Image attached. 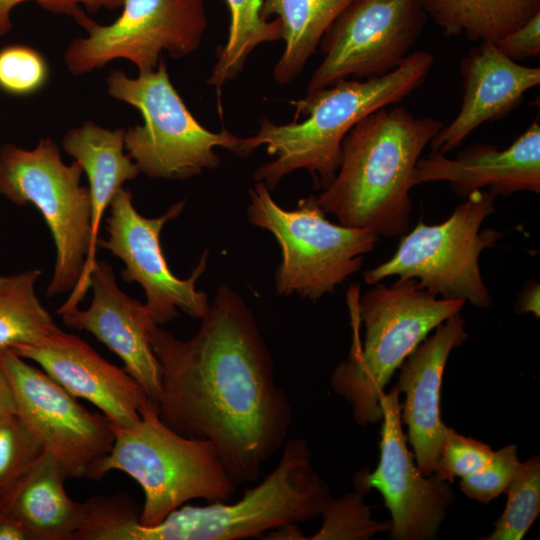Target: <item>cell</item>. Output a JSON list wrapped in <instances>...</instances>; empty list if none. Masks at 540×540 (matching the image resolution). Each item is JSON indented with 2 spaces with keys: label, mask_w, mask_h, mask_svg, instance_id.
I'll list each match as a JSON object with an SVG mask.
<instances>
[{
  "label": "cell",
  "mask_w": 540,
  "mask_h": 540,
  "mask_svg": "<svg viewBox=\"0 0 540 540\" xmlns=\"http://www.w3.org/2000/svg\"><path fill=\"white\" fill-rule=\"evenodd\" d=\"M188 340L153 325L161 420L182 436L211 442L232 481L256 482L264 463L287 440L289 399L255 316L242 296L220 285Z\"/></svg>",
  "instance_id": "6da1fadb"
},
{
  "label": "cell",
  "mask_w": 540,
  "mask_h": 540,
  "mask_svg": "<svg viewBox=\"0 0 540 540\" xmlns=\"http://www.w3.org/2000/svg\"><path fill=\"white\" fill-rule=\"evenodd\" d=\"M443 126L397 104L368 114L344 137L340 167L316 196L318 205L343 226L368 229L379 237L404 235L417 162Z\"/></svg>",
  "instance_id": "7a4b0ae2"
},
{
  "label": "cell",
  "mask_w": 540,
  "mask_h": 540,
  "mask_svg": "<svg viewBox=\"0 0 540 540\" xmlns=\"http://www.w3.org/2000/svg\"><path fill=\"white\" fill-rule=\"evenodd\" d=\"M434 56L425 50L410 53L394 70L364 80L344 79L291 101L295 121L276 124L263 118L253 136L241 138L240 155L248 156L261 145L271 156L254 173V180L273 190L290 173L307 170L324 189L341 163V144L350 129L368 114L399 103L427 78Z\"/></svg>",
  "instance_id": "3957f363"
},
{
  "label": "cell",
  "mask_w": 540,
  "mask_h": 540,
  "mask_svg": "<svg viewBox=\"0 0 540 540\" xmlns=\"http://www.w3.org/2000/svg\"><path fill=\"white\" fill-rule=\"evenodd\" d=\"M327 482L312 466L305 440H286L277 465L235 503L183 505L160 523L144 526L139 514L125 512L108 532L109 540H240L262 536L288 524L321 515L330 500Z\"/></svg>",
  "instance_id": "277c9868"
},
{
  "label": "cell",
  "mask_w": 540,
  "mask_h": 540,
  "mask_svg": "<svg viewBox=\"0 0 540 540\" xmlns=\"http://www.w3.org/2000/svg\"><path fill=\"white\" fill-rule=\"evenodd\" d=\"M464 304L438 298L410 278H398L390 286L375 283L358 298L364 342L353 334L347 358L330 377L332 390L350 404L357 425L382 419L379 396L391 376L431 331Z\"/></svg>",
  "instance_id": "5b68a950"
},
{
  "label": "cell",
  "mask_w": 540,
  "mask_h": 540,
  "mask_svg": "<svg viewBox=\"0 0 540 540\" xmlns=\"http://www.w3.org/2000/svg\"><path fill=\"white\" fill-rule=\"evenodd\" d=\"M110 426L112 447L89 469L87 477L98 480L116 470L133 478L145 497L141 525L158 524L191 500L227 501L234 494L237 485L214 445L172 430L150 399L142 406L137 422Z\"/></svg>",
  "instance_id": "8992f818"
},
{
  "label": "cell",
  "mask_w": 540,
  "mask_h": 540,
  "mask_svg": "<svg viewBox=\"0 0 540 540\" xmlns=\"http://www.w3.org/2000/svg\"><path fill=\"white\" fill-rule=\"evenodd\" d=\"M248 221L269 231L281 248V262L274 287L282 296L298 295L313 302L345 282L362 266L379 236L363 228L329 221L316 196L299 199L285 210L271 196L264 182L249 189Z\"/></svg>",
  "instance_id": "52a82bcc"
},
{
  "label": "cell",
  "mask_w": 540,
  "mask_h": 540,
  "mask_svg": "<svg viewBox=\"0 0 540 540\" xmlns=\"http://www.w3.org/2000/svg\"><path fill=\"white\" fill-rule=\"evenodd\" d=\"M108 94L135 107L143 123L125 130L124 147L151 179L187 180L218 167L216 147L240 155L241 138L226 129L218 133L204 128L191 114L170 81L166 63L129 77L113 70L106 79Z\"/></svg>",
  "instance_id": "ba28073f"
},
{
  "label": "cell",
  "mask_w": 540,
  "mask_h": 540,
  "mask_svg": "<svg viewBox=\"0 0 540 540\" xmlns=\"http://www.w3.org/2000/svg\"><path fill=\"white\" fill-rule=\"evenodd\" d=\"M83 169L67 165L59 147L41 138L32 149L0 148V194L18 206L33 205L51 233L56 259L46 297L71 292L79 282L91 243V199Z\"/></svg>",
  "instance_id": "9c48e42d"
},
{
  "label": "cell",
  "mask_w": 540,
  "mask_h": 540,
  "mask_svg": "<svg viewBox=\"0 0 540 540\" xmlns=\"http://www.w3.org/2000/svg\"><path fill=\"white\" fill-rule=\"evenodd\" d=\"M496 196L488 190L474 191L445 221L428 225L420 220L402 237L390 259L363 273L365 283L373 285L390 276L410 278L437 297L489 307L492 295L483 281L479 258L503 234L492 228L481 230V225L495 212Z\"/></svg>",
  "instance_id": "30bf717a"
},
{
  "label": "cell",
  "mask_w": 540,
  "mask_h": 540,
  "mask_svg": "<svg viewBox=\"0 0 540 540\" xmlns=\"http://www.w3.org/2000/svg\"><path fill=\"white\" fill-rule=\"evenodd\" d=\"M121 7L108 25L84 11L74 18L86 36L73 39L64 52L70 73L87 74L117 59L132 62L139 74L152 72L163 52L180 59L196 51L207 28L203 0H122Z\"/></svg>",
  "instance_id": "8fae6325"
},
{
  "label": "cell",
  "mask_w": 540,
  "mask_h": 540,
  "mask_svg": "<svg viewBox=\"0 0 540 540\" xmlns=\"http://www.w3.org/2000/svg\"><path fill=\"white\" fill-rule=\"evenodd\" d=\"M186 199L172 204L159 217L142 216L133 204V194L121 187L110 203L106 219L107 237L99 238L97 246L109 251L124 264L121 277L125 282L138 283L144 290V307L157 325L179 316L201 319L210 302L206 292L196 288V282L208 263L206 249L191 275L176 277L165 259L160 234L163 227L184 210Z\"/></svg>",
  "instance_id": "7c38bea8"
},
{
  "label": "cell",
  "mask_w": 540,
  "mask_h": 540,
  "mask_svg": "<svg viewBox=\"0 0 540 540\" xmlns=\"http://www.w3.org/2000/svg\"><path fill=\"white\" fill-rule=\"evenodd\" d=\"M427 14L421 0H354L323 35L324 58L309 80L307 93L355 77H380L410 54Z\"/></svg>",
  "instance_id": "4fadbf2b"
},
{
  "label": "cell",
  "mask_w": 540,
  "mask_h": 540,
  "mask_svg": "<svg viewBox=\"0 0 540 540\" xmlns=\"http://www.w3.org/2000/svg\"><path fill=\"white\" fill-rule=\"evenodd\" d=\"M0 363L13 390L16 415L69 478L87 477L112 447L110 421L85 409L42 369L12 350L0 351Z\"/></svg>",
  "instance_id": "5bb4252c"
},
{
  "label": "cell",
  "mask_w": 540,
  "mask_h": 540,
  "mask_svg": "<svg viewBox=\"0 0 540 540\" xmlns=\"http://www.w3.org/2000/svg\"><path fill=\"white\" fill-rule=\"evenodd\" d=\"M399 393L395 385L379 396V463L372 473L356 474L355 488L364 493L375 488L382 494L392 517L391 539L430 540L436 538L454 494L448 481L424 476L414 465L402 429Z\"/></svg>",
  "instance_id": "9a60e30c"
},
{
  "label": "cell",
  "mask_w": 540,
  "mask_h": 540,
  "mask_svg": "<svg viewBox=\"0 0 540 540\" xmlns=\"http://www.w3.org/2000/svg\"><path fill=\"white\" fill-rule=\"evenodd\" d=\"M11 350L38 364L75 398L94 404L113 425L137 422L149 399L124 368L111 364L84 340L61 328L38 344Z\"/></svg>",
  "instance_id": "2e32d148"
},
{
  "label": "cell",
  "mask_w": 540,
  "mask_h": 540,
  "mask_svg": "<svg viewBox=\"0 0 540 540\" xmlns=\"http://www.w3.org/2000/svg\"><path fill=\"white\" fill-rule=\"evenodd\" d=\"M92 299L88 308H76L62 315L63 323L91 333L116 354L124 369L156 404L161 390L158 360L152 349L149 332L156 323L144 303L123 292L114 271L106 261H96L90 275Z\"/></svg>",
  "instance_id": "e0dca14e"
},
{
  "label": "cell",
  "mask_w": 540,
  "mask_h": 540,
  "mask_svg": "<svg viewBox=\"0 0 540 540\" xmlns=\"http://www.w3.org/2000/svg\"><path fill=\"white\" fill-rule=\"evenodd\" d=\"M467 337L465 319L458 312L438 325L400 366L396 386L405 394L401 419L424 476L436 472L447 427L440 409L444 369L452 350Z\"/></svg>",
  "instance_id": "ac0fdd59"
},
{
  "label": "cell",
  "mask_w": 540,
  "mask_h": 540,
  "mask_svg": "<svg viewBox=\"0 0 540 540\" xmlns=\"http://www.w3.org/2000/svg\"><path fill=\"white\" fill-rule=\"evenodd\" d=\"M463 98L457 116L430 141L432 152L448 154L479 126L510 113L540 84V69L520 65L493 42H482L460 61Z\"/></svg>",
  "instance_id": "d6986e66"
},
{
  "label": "cell",
  "mask_w": 540,
  "mask_h": 540,
  "mask_svg": "<svg viewBox=\"0 0 540 540\" xmlns=\"http://www.w3.org/2000/svg\"><path fill=\"white\" fill-rule=\"evenodd\" d=\"M448 182L466 197L478 190L498 194L540 192V125L537 119L509 147L477 143L456 158L432 152L420 157L413 183Z\"/></svg>",
  "instance_id": "ffe728a7"
},
{
  "label": "cell",
  "mask_w": 540,
  "mask_h": 540,
  "mask_svg": "<svg viewBox=\"0 0 540 540\" xmlns=\"http://www.w3.org/2000/svg\"><path fill=\"white\" fill-rule=\"evenodd\" d=\"M125 129H108L86 121L69 129L62 140L63 150L77 161L86 174L91 199V243L82 276L70 296L57 310L59 316L76 308L88 290L90 275L97 261L99 230L106 209L124 183L135 179L139 168L124 153Z\"/></svg>",
  "instance_id": "44dd1931"
},
{
  "label": "cell",
  "mask_w": 540,
  "mask_h": 540,
  "mask_svg": "<svg viewBox=\"0 0 540 540\" xmlns=\"http://www.w3.org/2000/svg\"><path fill=\"white\" fill-rule=\"evenodd\" d=\"M67 478L61 463L44 451L0 508L24 526L31 540H74L86 505L69 497L64 486Z\"/></svg>",
  "instance_id": "7402d4cb"
},
{
  "label": "cell",
  "mask_w": 540,
  "mask_h": 540,
  "mask_svg": "<svg viewBox=\"0 0 540 540\" xmlns=\"http://www.w3.org/2000/svg\"><path fill=\"white\" fill-rule=\"evenodd\" d=\"M352 1L263 0L262 17L277 16L281 22L284 50L273 71L278 84L287 85L301 74L327 29Z\"/></svg>",
  "instance_id": "603a6c76"
},
{
  "label": "cell",
  "mask_w": 540,
  "mask_h": 540,
  "mask_svg": "<svg viewBox=\"0 0 540 540\" xmlns=\"http://www.w3.org/2000/svg\"><path fill=\"white\" fill-rule=\"evenodd\" d=\"M446 37L493 42L540 12V0H421Z\"/></svg>",
  "instance_id": "cb8c5ba5"
},
{
  "label": "cell",
  "mask_w": 540,
  "mask_h": 540,
  "mask_svg": "<svg viewBox=\"0 0 540 540\" xmlns=\"http://www.w3.org/2000/svg\"><path fill=\"white\" fill-rule=\"evenodd\" d=\"M41 274L39 269L0 274V351L38 344L60 329L37 296Z\"/></svg>",
  "instance_id": "d4e9b609"
},
{
  "label": "cell",
  "mask_w": 540,
  "mask_h": 540,
  "mask_svg": "<svg viewBox=\"0 0 540 540\" xmlns=\"http://www.w3.org/2000/svg\"><path fill=\"white\" fill-rule=\"evenodd\" d=\"M230 11L229 33L219 48L217 61L207 81L220 93L222 87L242 71L248 56L260 44L281 39L278 18L261 15L263 0H226Z\"/></svg>",
  "instance_id": "484cf974"
},
{
  "label": "cell",
  "mask_w": 540,
  "mask_h": 540,
  "mask_svg": "<svg viewBox=\"0 0 540 540\" xmlns=\"http://www.w3.org/2000/svg\"><path fill=\"white\" fill-rule=\"evenodd\" d=\"M507 503L487 540H521L540 512V458L522 462L506 490Z\"/></svg>",
  "instance_id": "4316f807"
},
{
  "label": "cell",
  "mask_w": 540,
  "mask_h": 540,
  "mask_svg": "<svg viewBox=\"0 0 540 540\" xmlns=\"http://www.w3.org/2000/svg\"><path fill=\"white\" fill-rule=\"evenodd\" d=\"M365 493L355 488L341 498H330L321 516L323 523L311 540H366L375 533L390 528V523L372 519L369 506L364 503Z\"/></svg>",
  "instance_id": "83f0119b"
},
{
  "label": "cell",
  "mask_w": 540,
  "mask_h": 540,
  "mask_svg": "<svg viewBox=\"0 0 540 540\" xmlns=\"http://www.w3.org/2000/svg\"><path fill=\"white\" fill-rule=\"evenodd\" d=\"M43 452L39 440L16 414L0 419V503Z\"/></svg>",
  "instance_id": "f1b7e54d"
},
{
  "label": "cell",
  "mask_w": 540,
  "mask_h": 540,
  "mask_svg": "<svg viewBox=\"0 0 540 540\" xmlns=\"http://www.w3.org/2000/svg\"><path fill=\"white\" fill-rule=\"evenodd\" d=\"M49 77L45 57L23 44L0 49V89L10 95L27 96L41 90Z\"/></svg>",
  "instance_id": "f546056e"
},
{
  "label": "cell",
  "mask_w": 540,
  "mask_h": 540,
  "mask_svg": "<svg viewBox=\"0 0 540 540\" xmlns=\"http://www.w3.org/2000/svg\"><path fill=\"white\" fill-rule=\"evenodd\" d=\"M521 465L516 445L504 446L493 451L490 461L482 469L461 478L460 489L468 498L487 504L506 492Z\"/></svg>",
  "instance_id": "4dcf8cb0"
},
{
  "label": "cell",
  "mask_w": 540,
  "mask_h": 540,
  "mask_svg": "<svg viewBox=\"0 0 540 540\" xmlns=\"http://www.w3.org/2000/svg\"><path fill=\"white\" fill-rule=\"evenodd\" d=\"M492 454L488 445L446 427L435 474L442 480L452 482L455 477L463 478L482 469Z\"/></svg>",
  "instance_id": "1f68e13d"
},
{
  "label": "cell",
  "mask_w": 540,
  "mask_h": 540,
  "mask_svg": "<svg viewBox=\"0 0 540 540\" xmlns=\"http://www.w3.org/2000/svg\"><path fill=\"white\" fill-rule=\"evenodd\" d=\"M25 1H35L42 8L59 14L77 17L83 9L96 12L100 9H116L121 7L122 0H0V38L12 29L11 13L13 9Z\"/></svg>",
  "instance_id": "d6a6232c"
},
{
  "label": "cell",
  "mask_w": 540,
  "mask_h": 540,
  "mask_svg": "<svg viewBox=\"0 0 540 540\" xmlns=\"http://www.w3.org/2000/svg\"><path fill=\"white\" fill-rule=\"evenodd\" d=\"M508 58L518 62L540 54V12L525 24L495 42Z\"/></svg>",
  "instance_id": "836d02e7"
},
{
  "label": "cell",
  "mask_w": 540,
  "mask_h": 540,
  "mask_svg": "<svg viewBox=\"0 0 540 540\" xmlns=\"http://www.w3.org/2000/svg\"><path fill=\"white\" fill-rule=\"evenodd\" d=\"M515 310L517 313H532L534 317L540 316V286L538 282H530L519 295Z\"/></svg>",
  "instance_id": "e575fe53"
},
{
  "label": "cell",
  "mask_w": 540,
  "mask_h": 540,
  "mask_svg": "<svg viewBox=\"0 0 540 540\" xmlns=\"http://www.w3.org/2000/svg\"><path fill=\"white\" fill-rule=\"evenodd\" d=\"M0 540H31L24 526L0 508Z\"/></svg>",
  "instance_id": "d590c367"
},
{
  "label": "cell",
  "mask_w": 540,
  "mask_h": 540,
  "mask_svg": "<svg viewBox=\"0 0 540 540\" xmlns=\"http://www.w3.org/2000/svg\"><path fill=\"white\" fill-rule=\"evenodd\" d=\"M16 414V406L13 395V390L0 363V419Z\"/></svg>",
  "instance_id": "8d00e7d4"
}]
</instances>
